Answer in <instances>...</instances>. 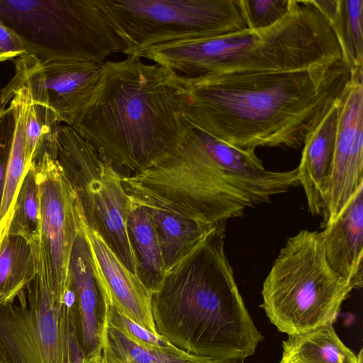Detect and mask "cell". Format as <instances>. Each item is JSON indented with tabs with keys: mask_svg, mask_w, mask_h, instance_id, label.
Segmentation results:
<instances>
[{
	"mask_svg": "<svg viewBox=\"0 0 363 363\" xmlns=\"http://www.w3.org/2000/svg\"><path fill=\"white\" fill-rule=\"evenodd\" d=\"M351 74L341 58L297 70L179 79L191 127L255 152L259 147H303L341 99Z\"/></svg>",
	"mask_w": 363,
	"mask_h": 363,
	"instance_id": "obj_1",
	"label": "cell"
},
{
	"mask_svg": "<svg viewBox=\"0 0 363 363\" xmlns=\"http://www.w3.org/2000/svg\"><path fill=\"white\" fill-rule=\"evenodd\" d=\"M179 74L141 57L106 61L100 82L71 125L121 177L175 152L192 127Z\"/></svg>",
	"mask_w": 363,
	"mask_h": 363,
	"instance_id": "obj_2",
	"label": "cell"
},
{
	"mask_svg": "<svg viewBox=\"0 0 363 363\" xmlns=\"http://www.w3.org/2000/svg\"><path fill=\"white\" fill-rule=\"evenodd\" d=\"M225 230L224 224L213 228L150 294L159 335L188 354L221 362L244 360L264 338L225 254Z\"/></svg>",
	"mask_w": 363,
	"mask_h": 363,
	"instance_id": "obj_3",
	"label": "cell"
},
{
	"mask_svg": "<svg viewBox=\"0 0 363 363\" xmlns=\"http://www.w3.org/2000/svg\"><path fill=\"white\" fill-rule=\"evenodd\" d=\"M137 56L186 77L297 70L343 58L315 0H294L289 13L265 29L165 43Z\"/></svg>",
	"mask_w": 363,
	"mask_h": 363,
	"instance_id": "obj_4",
	"label": "cell"
},
{
	"mask_svg": "<svg viewBox=\"0 0 363 363\" xmlns=\"http://www.w3.org/2000/svg\"><path fill=\"white\" fill-rule=\"evenodd\" d=\"M121 181L152 192L198 220L216 226L298 184L296 175L267 182L233 177L211 159L191 129L173 154Z\"/></svg>",
	"mask_w": 363,
	"mask_h": 363,
	"instance_id": "obj_5",
	"label": "cell"
},
{
	"mask_svg": "<svg viewBox=\"0 0 363 363\" xmlns=\"http://www.w3.org/2000/svg\"><path fill=\"white\" fill-rule=\"evenodd\" d=\"M353 289L329 266L320 232L305 229L279 251L263 283L261 306L279 331L298 335L333 325Z\"/></svg>",
	"mask_w": 363,
	"mask_h": 363,
	"instance_id": "obj_6",
	"label": "cell"
},
{
	"mask_svg": "<svg viewBox=\"0 0 363 363\" xmlns=\"http://www.w3.org/2000/svg\"><path fill=\"white\" fill-rule=\"evenodd\" d=\"M0 19L39 58L104 64L125 49L99 0L0 1Z\"/></svg>",
	"mask_w": 363,
	"mask_h": 363,
	"instance_id": "obj_7",
	"label": "cell"
},
{
	"mask_svg": "<svg viewBox=\"0 0 363 363\" xmlns=\"http://www.w3.org/2000/svg\"><path fill=\"white\" fill-rule=\"evenodd\" d=\"M14 301L0 302L4 363H83L78 311L68 281L64 294L47 289L38 274Z\"/></svg>",
	"mask_w": 363,
	"mask_h": 363,
	"instance_id": "obj_8",
	"label": "cell"
},
{
	"mask_svg": "<svg viewBox=\"0 0 363 363\" xmlns=\"http://www.w3.org/2000/svg\"><path fill=\"white\" fill-rule=\"evenodd\" d=\"M123 54L165 43L247 30L240 0H99Z\"/></svg>",
	"mask_w": 363,
	"mask_h": 363,
	"instance_id": "obj_9",
	"label": "cell"
},
{
	"mask_svg": "<svg viewBox=\"0 0 363 363\" xmlns=\"http://www.w3.org/2000/svg\"><path fill=\"white\" fill-rule=\"evenodd\" d=\"M56 158L74 189L86 225L96 231L137 276L126 219L130 199L113 165L70 125H61Z\"/></svg>",
	"mask_w": 363,
	"mask_h": 363,
	"instance_id": "obj_10",
	"label": "cell"
},
{
	"mask_svg": "<svg viewBox=\"0 0 363 363\" xmlns=\"http://www.w3.org/2000/svg\"><path fill=\"white\" fill-rule=\"evenodd\" d=\"M33 164L40 194L37 274L48 290L65 293L68 267L79 229L77 196L55 155L42 147Z\"/></svg>",
	"mask_w": 363,
	"mask_h": 363,
	"instance_id": "obj_11",
	"label": "cell"
},
{
	"mask_svg": "<svg viewBox=\"0 0 363 363\" xmlns=\"http://www.w3.org/2000/svg\"><path fill=\"white\" fill-rule=\"evenodd\" d=\"M15 74L0 91V108L6 107L13 92L28 89L31 100L48 106L60 121L72 125L96 91L103 64L31 53L14 60Z\"/></svg>",
	"mask_w": 363,
	"mask_h": 363,
	"instance_id": "obj_12",
	"label": "cell"
},
{
	"mask_svg": "<svg viewBox=\"0 0 363 363\" xmlns=\"http://www.w3.org/2000/svg\"><path fill=\"white\" fill-rule=\"evenodd\" d=\"M363 69H352L339 101L334 157L323 225L333 221L363 184Z\"/></svg>",
	"mask_w": 363,
	"mask_h": 363,
	"instance_id": "obj_13",
	"label": "cell"
},
{
	"mask_svg": "<svg viewBox=\"0 0 363 363\" xmlns=\"http://www.w3.org/2000/svg\"><path fill=\"white\" fill-rule=\"evenodd\" d=\"M79 213L104 306L113 307L120 313L157 334L150 293L138 276L124 266L102 238L86 225L80 210Z\"/></svg>",
	"mask_w": 363,
	"mask_h": 363,
	"instance_id": "obj_14",
	"label": "cell"
},
{
	"mask_svg": "<svg viewBox=\"0 0 363 363\" xmlns=\"http://www.w3.org/2000/svg\"><path fill=\"white\" fill-rule=\"evenodd\" d=\"M78 214L79 229L71 252L67 279L77 299L80 343L86 357L101 354L105 307L79 207Z\"/></svg>",
	"mask_w": 363,
	"mask_h": 363,
	"instance_id": "obj_15",
	"label": "cell"
},
{
	"mask_svg": "<svg viewBox=\"0 0 363 363\" xmlns=\"http://www.w3.org/2000/svg\"><path fill=\"white\" fill-rule=\"evenodd\" d=\"M122 185L130 199L146 208L153 220L165 272L217 226L200 222L167 200L145 189L123 182Z\"/></svg>",
	"mask_w": 363,
	"mask_h": 363,
	"instance_id": "obj_16",
	"label": "cell"
},
{
	"mask_svg": "<svg viewBox=\"0 0 363 363\" xmlns=\"http://www.w3.org/2000/svg\"><path fill=\"white\" fill-rule=\"evenodd\" d=\"M331 269L361 289L363 284V184L343 210L320 232Z\"/></svg>",
	"mask_w": 363,
	"mask_h": 363,
	"instance_id": "obj_17",
	"label": "cell"
},
{
	"mask_svg": "<svg viewBox=\"0 0 363 363\" xmlns=\"http://www.w3.org/2000/svg\"><path fill=\"white\" fill-rule=\"evenodd\" d=\"M339 101L330 109L306 140L300 164L298 182L302 186L313 215H323L326 209L329 184L335 152Z\"/></svg>",
	"mask_w": 363,
	"mask_h": 363,
	"instance_id": "obj_18",
	"label": "cell"
},
{
	"mask_svg": "<svg viewBox=\"0 0 363 363\" xmlns=\"http://www.w3.org/2000/svg\"><path fill=\"white\" fill-rule=\"evenodd\" d=\"M126 229L136 262L137 276L151 294L165 274L160 244L150 213L131 199Z\"/></svg>",
	"mask_w": 363,
	"mask_h": 363,
	"instance_id": "obj_19",
	"label": "cell"
},
{
	"mask_svg": "<svg viewBox=\"0 0 363 363\" xmlns=\"http://www.w3.org/2000/svg\"><path fill=\"white\" fill-rule=\"evenodd\" d=\"M362 349L354 354L338 337L333 325L289 335L282 342L279 363H363Z\"/></svg>",
	"mask_w": 363,
	"mask_h": 363,
	"instance_id": "obj_20",
	"label": "cell"
},
{
	"mask_svg": "<svg viewBox=\"0 0 363 363\" xmlns=\"http://www.w3.org/2000/svg\"><path fill=\"white\" fill-rule=\"evenodd\" d=\"M36 274V244L5 235L0 240V302L14 301Z\"/></svg>",
	"mask_w": 363,
	"mask_h": 363,
	"instance_id": "obj_21",
	"label": "cell"
},
{
	"mask_svg": "<svg viewBox=\"0 0 363 363\" xmlns=\"http://www.w3.org/2000/svg\"><path fill=\"white\" fill-rule=\"evenodd\" d=\"M330 21L351 68H363V0H315Z\"/></svg>",
	"mask_w": 363,
	"mask_h": 363,
	"instance_id": "obj_22",
	"label": "cell"
},
{
	"mask_svg": "<svg viewBox=\"0 0 363 363\" xmlns=\"http://www.w3.org/2000/svg\"><path fill=\"white\" fill-rule=\"evenodd\" d=\"M101 355L105 363H217L186 352L175 353L140 345L104 319Z\"/></svg>",
	"mask_w": 363,
	"mask_h": 363,
	"instance_id": "obj_23",
	"label": "cell"
},
{
	"mask_svg": "<svg viewBox=\"0 0 363 363\" xmlns=\"http://www.w3.org/2000/svg\"><path fill=\"white\" fill-rule=\"evenodd\" d=\"M29 96L26 87L14 91L11 96L16 108V124L0 210V240L6 235L16 196L27 171L26 121Z\"/></svg>",
	"mask_w": 363,
	"mask_h": 363,
	"instance_id": "obj_24",
	"label": "cell"
},
{
	"mask_svg": "<svg viewBox=\"0 0 363 363\" xmlns=\"http://www.w3.org/2000/svg\"><path fill=\"white\" fill-rule=\"evenodd\" d=\"M40 194L33 164L28 167L16 194L6 235L36 243L39 234Z\"/></svg>",
	"mask_w": 363,
	"mask_h": 363,
	"instance_id": "obj_25",
	"label": "cell"
},
{
	"mask_svg": "<svg viewBox=\"0 0 363 363\" xmlns=\"http://www.w3.org/2000/svg\"><path fill=\"white\" fill-rule=\"evenodd\" d=\"M60 123L57 115L51 108L33 101L29 96L26 121L27 169L42 147L57 144Z\"/></svg>",
	"mask_w": 363,
	"mask_h": 363,
	"instance_id": "obj_26",
	"label": "cell"
},
{
	"mask_svg": "<svg viewBox=\"0 0 363 363\" xmlns=\"http://www.w3.org/2000/svg\"><path fill=\"white\" fill-rule=\"evenodd\" d=\"M294 0H240L247 28L258 30L269 28L290 11Z\"/></svg>",
	"mask_w": 363,
	"mask_h": 363,
	"instance_id": "obj_27",
	"label": "cell"
},
{
	"mask_svg": "<svg viewBox=\"0 0 363 363\" xmlns=\"http://www.w3.org/2000/svg\"><path fill=\"white\" fill-rule=\"evenodd\" d=\"M104 315L116 328L135 342L148 347L175 353H184L167 340L136 323L110 306H104Z\"/></svg>",
	"mask_w": 363,
	"mask_h": 363,
	"instance_id": "obj_28",
	"label": "cell"
},
{
	"mask_svg": "<svg viewBox=\"0 0 363 363\" xmlns=\"http://www.w3.org/2000/svg\"><path fill=\"white\" fill-rule=\"evenodd\" d=\"M16 124V108L11 100L0 108V210Z\"/></svg>",
	"mask_w": 363,
	"mask_h": 363,
	"instance_id": "obj_29",
	"label": "cell"
},
{
	"mask_svg": "<svg viewBox=\"0 0 363 363\" xmlns=\"http://www.w3.org/2000/svg\"><path fill=\"white\" fill-rule=\"evenodd\" d=\"M27 52V47L21 38L0 19V62L17 58Z\"/></svg>",
	"mask_w": 363,
	"mask_h": 363,
	"instance_id": "obj_30",
	"label": "cell"
},
{
	"mask_svg": "<svg viewBox=\"0 0 363 363\" xmlns=\"http://www.w3.org/2000/svg\"><path fill=\"white\" fill-rule=\"evenodd\" d=\"M83 363H104L102 355L96 354L90 357H86L84 358Z\"/></svg>",
	"mask_w": 363,
	"mask_h": 363,
	"instance_id": "obj_31",
	"label": "cell"
},
{
	"mask_svg": "<svg viewBox=\"0 0 363 363\" xmlns=\"http://www.w3.org/2000/svg\"><path fill=\"white\" fill-rule=\"evenodd\" d=\"M217 363H244V360H232V361L218 362Z\"/></svg>",
	"mask_w": 363,
	"mask_h": 363,
	"instance_id": "obj_32",
	"label": "cell"
},
{
	"mask_svg": "<svg viewBox=\"0 0 363 363\" xmlns=\"http://www.w3.org/2000/svg\"><path fill=\"white\" fill-rule=\"evenodd\" d=\"M0 363H4V362L0 359Z\"/></svg>",
	"mask_w": 363,
	"mask_h": 363,
	"instance_id": "obj_33",
	"label": "cell"
},
{
	"mask_svg": "<svg viewBox=\"0 0 363 363\" xmlns=\"http://www.w3.org/2000/svg\"><path fill=\"white\" fill-rule=\"evenodd\" d=\"M105 363V362H104Z\"/></svg>",
	"mask_w": 363,
	"mask_h": 363,
	"instance_id": "obj_34",
	"label": "cell"
}]
</instances>
